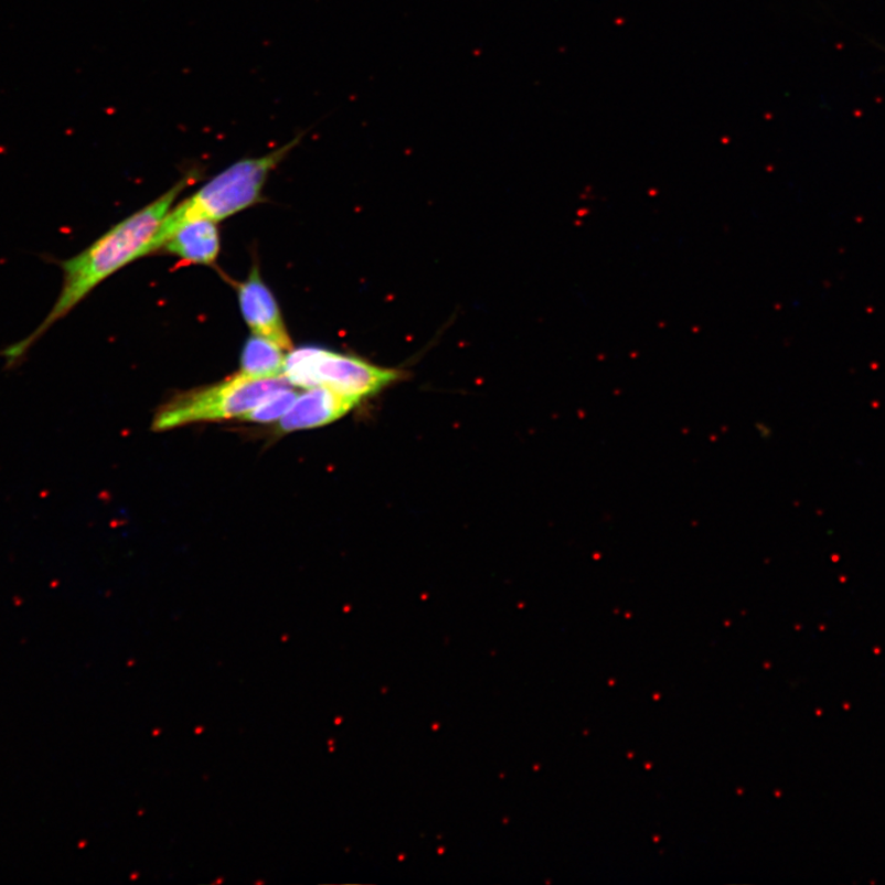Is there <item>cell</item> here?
Wrapping results in <instances>:
<instances>
[{"label":"cell","instance_id":"1","mask_svg":"<svg viewBox=\"0 0 885 885\" xmlns=\"http://www.w3.org/2000/svg\"><path fill=\"white\" fill-rule=\"evenodd\" d=\"M189 183L190 177L182 179L163 196L116 224L81 254L57 263L63 274L57 300L34 331L0 352L6 370H14L23 363L32 348L105 279L146 256L148 245Z\"/></svg>","mask_w":885,"mask_h":885},{"label":"cell","instance_id":"2","mask_svg":"<svg viewBox=\"0 0 885 885\" xmlns=\"http://www.w3.org/2000/svg\"><path fill=\"white\" fill-rule=\"evenodd\" d=\"M300 139L301 136H298L266 156L236 161L190 199L171 209L148 245L146 256L163 249L182 225L199 220L217 223L253 206L260 199L269 174L299 145Z\"/></svg>","mask_w":885,"mask_h":885},{"label":"cell","instance_id":"3","mask_svg":"<svg viewBox=\"0 0 885 885\" xmlns=\"http://www.w3.org/2000/svg\"><path fill=\"white\" fill-rule=\"evenodd\" d=\"M290 386L286 376L254 380L243 373L198 391L178 395L159 409L153 429L163 431L206 420L243 417L266 397Z\"/></svg>","mask_w":885,"mask_h":885},{"label":"cell","instance_id":"4","mask_svg":"<svg viewBox=\"0 0 885 885\" xmlns=\"http://www.w3.org/2000/svg\"><path fill=\"white\" fill-rule=\"evenodd\" d=\"M284 375L290 385L307 391L329 387L362 402L395 383L402 373L355 355L308 346L289 351Z\"/></svg>","mask_w":885,"mask_h":885},{"label":"cell","instance_id":"5","mask_svg":"<svg viewBox=\"0 0 885 885\" xmlns=\"http://www.w3.org/2000/svg\"><path fill=\"white\" fill-rule=\"evenodd\" d=\"M237 298L243 317L255 334L277 343L287 352L294 350L282 312L273 291L264 284L257 265L237 287Z\"/></svg>","mask_w":885,"mask_h":885},{"label":"cell","instance_id":"6","mask_svg":"<svg viewBox=\"0 0 885 885\" xmlns=\"http://www.w3.org/2000/svg\"><path fill=\"white\" fill-rule=\"evenodd\" d=\"M360 403L359 398L343 395L329 387L308 388V392L298 396L289 412L279 419V428L289 434L326 426L348 415Z\"/></svg>","mask_w":885,"mask_h":885},{"label":"cell","instance_id":"7","mask_svg":"<svg viewBox=\"0 0 885 885\" xmlns=\"http://www.w3.org/2000/svg\"><path fill=\"white\" fill-rule=\"evenodd\" d=\"M220 249V232L215 222L199 220L182 225L161 250L188 263L212 265L217 260Z\"/></svg>","mask_w":885,"mask_h":885},{"label":"cell","instance_id":"8","mask_svg":"<svg viewBox=\"0 0 885 885\" xmlns=\"http://www.w3.org/2000/svg\"><path fill=\"white\" fill-rule=\"evenodd\" d=\"M282 348L258 334L246 341L242 353L243 374L254 380L284 376L287 355Z\"/></svg>","mask_w":885,"mask_h":885},{"label":"cell","instance_id":"9","mask_svg":"<svg viewBox=\"0 0 885 885\" xmlns=\"http://www.w3.org/2000/svg\"><path fill=\"white\" fill-rule=\"evenodd\" d=\"M298 396V393L290 386L280 388V391L266 397L260 405H257L249 414L241 418L247 420V423H275V420L282 418L289 412Z\"/></svg>","mask_w":885,"mask_h":885}]
</instances>
